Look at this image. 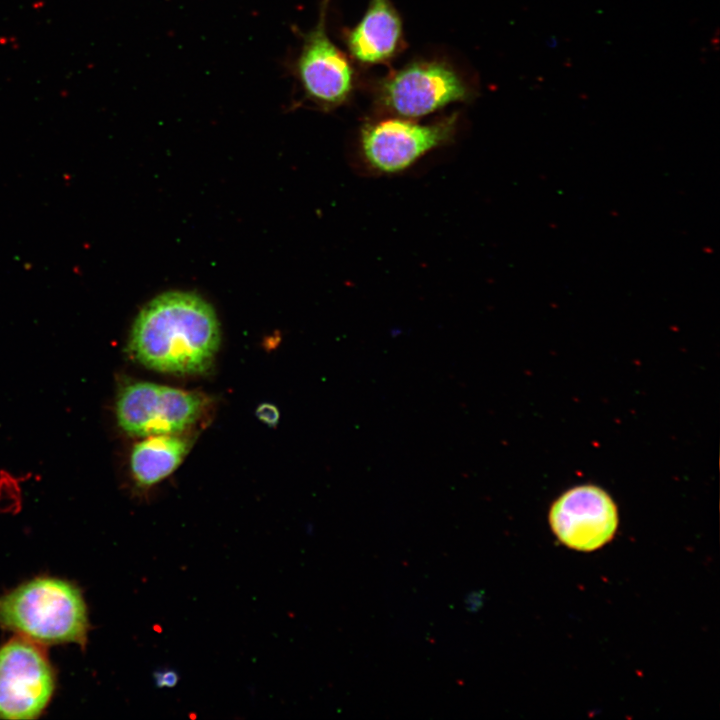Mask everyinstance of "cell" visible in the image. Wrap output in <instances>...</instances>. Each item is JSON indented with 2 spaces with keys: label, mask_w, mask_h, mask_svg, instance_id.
<instances>
[{
  "label": "cell",
  "mask_w": 720,
  "mask_h": 720,
  "mask_svg": "<svg viewBox=\"0 0 720 720\" xmlns=\"http://www.w3.org/2000/svg\"><path fill=\"white\" fill-rule=\"evenodd\" d=\"M220 342L213 307L197 294L169 291L140 310L131 328L128 352L159 372L198 374L210 368Z\"/></svg>",
  "instance_id": "1"
},
{
  "label": "cell",
  "mask_w": 720,
  "mask_h": 720,
  "mask_svg": "<svg viewBox=\"0 0 720 720\" xmlns=\"http://www.w3.org/2000/svg\"><path fill=\"white\" fill-rule=\"evenodd\" d=\"M0 624L41 644L83 645L88 632L81 592L52 577L35 578L0 596Z\"/></svg>",
  "instance_id": "2"
},
{
  "label": "cell",
  "mask_w": 720,
  "mask_h": 720,
  "mask_svg": "<svg viewBox=\"0 0 720 720\" xmlns=\"http://www.w3.org/2000/svg\"><path fill=\"white\" fill-rule=\"evenodd\" d=\"M205 404L206 399L196 392L130 382L118 393L116 416L120 427L134 436L177 434L198 420Z\"/></svg>",
  "instance_id": "3"
},
{
  "label": "cell",
  "mask_w": 720,
  "mask_h": 720,
  "mask_svg": "<svg viewBox=\"0 0 720 720\" xmlns=\"http://www.w3.org/2000/svg\"><path fill=\"white\" fill-rule=\"evenodd\" d=\"M469 97L470 89L460 74L440 60L409 63L388 74L378 86L380 103L405 118L423 117Z\"/></svg>",
  "instance_id": "4"
},
{
  "label": "cell",
  "mask_w": 720,
  "mask_h": 720,
  "mask_svg": "<svg viewBox=\"0 0 720 720\" xmlns=\"http://www.w3.org/2000/svg\"><path fill=\"white\" fill-rule=\"evenodd\" d=\"M55 688L52 667L42 650L27 639H13L0 647V718H37Z\"/></svg>",
  "instance_id": "5"
},
{
  "label": "cell",
  "mask_w": 720,
  "mask_h": 720,
  "mask_svg": "<svg viewBox=\"0 0 720 720\" xmlns=\"http://www.w3.org/2000/svg\"><path fill=\"white\" fill-rule=\"evenodd\" d=\"M457 116L420 124L389 118L366 123L360 134L361 151L368 164L382 173L401 172L454 136Z\"/></svg>",
  "instance_id": "6"
},
{
  "label": "cell",
  "mask_w": 720,
  "mask_h": 720,
  "mask_svg": "<svg viewBox=\"0 0 720 720\" xmlns=\"http://www.w3.org/2000/svg\"><path fill=\"white\" fill-rule=\"evenodd\" d=\"M328 2L322 1L316 26L303 36L295 63L305 96L325 109L344 103L354 89V69L326 32Z\"/></svg>",
  "instance_id": "7"
},
{
  "label": "cell",
  "mask_w": 720,
  "mask_h": 720,
  "mask_svg": "<svg viewBox=\"0 0 720 720\" xmlns=\"http://www.w3.org/2000/svg\"><path fill=\"white\" fill-rule=\"evenodd\" d=\"M550 524L558 539L579 551H593L614 536L617 509L602 489L583 485L564 493L553 504Z\"/></svg>",
  "instance_id": "8"
},
{
  "label": "cell",
  "mask_w": 720,
  "mask_h": 720,
  "mask_svg": "<svg viewBox=\"0 0 720 720\" xmlns=\"http://www.w3.org/2000/svg\"><path fill=\"white\" fill-rule=\"evenodd\" d=\"M345 43L351 57L364 65L383 64L395 57L403 47V28L391 1L369 0L361 20L345 33Z\"/></svg>",
  "instance_id": "9"
},
{
  "label": "cell",
  "mask_w": 720,
  "mask_h": 720,
  "mask_svg": "<svg viewBox=\"0 0 720 720\" xmlns=\"http://www.w3.org/2000/svg\"><path fill=\"white\" fill-rule=\"evenodd\" d=\"M190 449L187 439L176 434L147 436L130 455L132 475L138 486L149 488L169 476Z\"/></svg>",
  "instance_id": "10"
},
{
  "label": "cell",
  "mask_w": 720,
  "mask_h": 720,
  "mask_svg": "<svg viewBox=\"0 0 720 720\" xmlns=\"http://www.w3.org/2000/svg\"><path fill=\"white\" fill-rule=\"evenodd\" d=\"M153 679L158 688H173L179 682V674L170 668H163L154 671Z\"/></svg>",
  "instance_id": "11"
},
{
  "label": "cell",
  "mask_w": 720,
  "mask_h": 720,
  "mask_svg": "<svg viewBox=\"0 0 720 720\" xmlns=\"http://www.w3.org/2000/svg\"><path fill=\"white\" fill-rule=\"evenodd\" d=\"M256 416L259 420L269 426H275L279 421V411L276 406L263 403L256 409Z\"/></svg>",
  "instance_id": "12"
}]
</instances>
